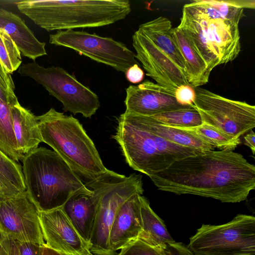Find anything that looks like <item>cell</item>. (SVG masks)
I'll return each instance as SVG.
<instances>
[{
	"label": "cell",
	"mask_w": 255,
	"mask_h": 255,
	"mask_svg": "<svg viewBox=\"0 0 255 255\" xmlns=\"http://www.w3.org/2000/svg\"><path fill=\"white\" fill-rule=\"evenodd\" d=\"M149 177L160 190L224 203L243 201L255 188V165L241 154L227 149L204 151L178 160Z\"/></svg>",
	"instance_id": "obj_1"
},
{
	"label": "cell",
	"mask_w": 255,
	"mask_h": 255,
	"mask_svg": "<svg viewBox=\"0 0 255 255\" xmlns=\"http://www.w3.org/2000/svg\"><path fill=\"white\" fill-rule=\"evenodd\" d=\"M15 4L48 31L108 25L125 19L131 10L128 0H27Z\"/></svg>",
	"instance_id": "obj_2"
},
{
	"label": "cell",
	"mask_w": 255,
	"mask_h": 255,
	"mask_svg": "<svg viewBox=\"0 0 255 255\" xmlns=\"http://www.w3.org/2000/svg\"><path fill=\"white\" fill-rule=\"evenodd\" d=\"M36 118L42 142L49 145L85 184L113 172L104 166L93 141L72 115L52 108Z\"/></svg>",
	"instance_id": "obj_3"
},
{
	"label": "cell",
	"mask_w": 255,
	"mask_h": 255,
	"mask_svg": "<svg viewBox=\"0 0 255 255\" xmlns=\"http://www.w3.org/2000/svg\"><path fill=\"white\" fill-rule=\"evenodd\" d=\"M22 162L26 191L40 212L62 207L77 194L93 192L54 151L38 147Z\"/></svg>",
	"instance_id": "obj_4"
},
{
	"label": "cell",
	"mask_w": 255,
	"mask_h": 255,
	"mask_svg": "<svg viewBox=\"0 0 255 255\" xmlns=\"http://www.w3.org/2000/svg\"><path fill=\"white\" fill-rule=\"evenodd\" d=\"M117 121L113 138L127 163L148 176L165 170L178 160L204 151L170 142L154 134L134 114L125 112Z\"/></svg>",
	"instance_id": "obj_5"
},
{
	"label": "cell",
	"mask_w": 255,
	"mask_h": 255,
	"mask_svg": "<svg viewBox=\"0 0 255 255\" xmlns=\"http://www.w3.org/2000/svg\"><path fill=\"white\" fill-rule=\"evenodd\" d=\"M187 247L194 255H255V218L238 214L224 224H203Z\"/></svg>",
	"instance_id": "obj_6"
},
{
	"label": "cell",
	"mask_w": 255,
	"mask_h": 255,
	"mask_svg": "<svg viewBox=\"0 0 255 255\" xmlns=\"http://www.w3.org/2000/svg\"><path fill=\"white\" fill-rule=\"evenodd\" d=\"M18 73L41 84L62 104L65 112L90 118L100 107L97 95L62 68H45L34 61L20 65Z\"/></svg>",
	"instance_id": "obj_7"
},
{
	"label": "cell",
	"mask_w": 255,
	"mask_h": 255,
	"mask_svg": "<svg viewBox=\"0 0 255 255\" xmlns=\"http://www.w3.org/2000/svg\"><path fill=\"white\" fill-rule=\"evenodd\" d=\"M143 192L142 176H128L114 172L106 179L97 207L90 241L93 255H111L109 239L110 230L120 209L135 194Z\"/></svg>",
	"instance_id": "obj_8"
},
{
	"label": "cell",
	"mask_w": 255,
	"mask_h": 255,
	"mask_svg": "<svg viewBox=\"0 0 255 255\" xmlns=\"http://www.w3.org/2000/svg\"><path fill=\"white\" fill-rule=\"evenodd\" d=\"M194 88L196 97L193 106L199 113L202 124L235 138H240L255 128V106L227 99L200 87Z\"/></svg>",
	"instance_id": "obj_9"
},
{
	"label": "cell",
	"mask_w": 255,
	"mask_h": 255,
	"mask_svg": "<svg viewBox=\"0 0 255 255\" xmlns=\"http://www.w3.org/2000/svg\"><path fill=\"white\" fill-rule=\"evenodd\" d=\"M49 43L73 49L81 55L126 73L139 64L135 54L123 43L111 37L72 29L58 30L49 36Z\"/></svg>",
	"instance_id": "obj_10"
},
{
	"label": "cell",
	"mask_w": 255,
	"mask_h": 255,
	"mask_svg": "<svg viewBox=\"0 0 255 255\" xmlns=\"http://www.w3.org/2000/svg\"><path fill=\"white\" fill-rule=\"evenodd\" d=\"M40 211L26 191L11 197H0V230L20 242L45 244L40 223Z\"/></svg>",
	"instance_id": "obj_11"
},
{
	"label": "cell",
	"mask_w": 255,
	"mask_h": 255,
	"mask_svg": "<svg viewBox=\"0 0 255 255\" xmlns=\"http://www.w3.org/2000/svg\"><path fill=\"white\" fill-rule=\"evenodd\" d=\"M132 38L136 59L156 84L173 93L178 87L190 85L183 71L142 33L137 30Z\"/></svg>",
	"instance_id": "obj_12"
},
{
	"label": "cell",
	"mask_w": 255,
	"mask_h": 255,
	"mask_svg": "<svg viewBox=\"0 0 255 255\" xmlns=\"http://www.w3.org/2000/svg\"><path fill=\"white\" fill-rule=\"evenodd\" d=\"M46 245L62 255H92L90 245L79 235L62 207L40 212Z\"/></svg>",
	"instance_id": "obj_13"
},
{
	"label": "cell",
	"mask_w": 255,
	"mask_h": 255,
	"mask_svg": "<svg viewBox=\"0 0 255 255\" xmlns=\"http://www.w3.org/2000/svg\"><path fill=\"white\" fill-rule=\"evenodd\" d=\"M125 104L127 113L152 117L169 111L189 109L192 106L178 103L174 93L149 80L126 89Z\"/></svg>",
	"instance_id": "obj_14"
},
{
	"label": "cell",
	"mask_w": 255,
	"mask_h": 255,
	"mask_svg": "<svg viewBox=\"0 0 255 255\" xmlns=\"http://www.w3.org/2000/svg\"><path fill=\"white\" fill-rule=\"evenodd\" d=\"M184 6L203 26L208 40L220 60V65L234 60L241 50L239 24L221 16H208L192 1Z\"/></svg>",
	"instance_id": "obj_15"
},
{
	"label": "cell",
	"mask_w": 255,
	"mask_h": 255,
	"mask_svg": "<svg viewBox=\"0 0 255 255\" xmlns=\"http://www.w3.org/2000/svg\"><path fill=\"white\" fill-rule=\"evenodd\" d=\"M113 172L85 185L92 190V193L74 195L62 207L79 235L90 245L98 201L107 178Z\"/></svg>",
	"instance_id": "obj_16"
},
{
	"label": "cell",
	"mask_w": 255,
	"mask_h": 255,
	"mask_svg": "<svg viewBox=\"0 0 255 255\" xmlns=\"http://www.w3.org/2000/svg\"><path fill=\"white\" fill-rule=\"evenodd\" d=\"M140 195L135 194L130 197L116 215L109 235L111 255H117V251L138 238L142 230Z\"/></svg>",
	"instance_id": "obj_17"
},
{
	"label": "cell",
	"mask_w": 255,
	"mask_h": 255,
	"mask_svg": "<svg viewBox=\"0 0 255 255\" xmlns=\"http://www.w3.org/2000/svg\"><path fill=\"white\" fill-rule=\"evenodd\" d=\"M0 28L13 40L21 54L35 61L47 54L45 43L38 40L17 14L0 6Z\"/></svg>",
	"instance_id": "obj_18"
},
{
	"label": "cell",
	"mask_w": 255,
	"mask_h": 255,
	"mask_svg": "<svg viewBox=\"0 0 255 255\" xmlns=\"http://www.w3.org/2000/svg\"><path fill=\"white\" fill-rule=\"evenodd\" d=\"M172 35L182 59L188 83L193 88L207 84L211 72L203 59L179 28H172Z\"/></svg>",
	"instance_id": "obj_19"
},
{
	"label": "cell",
	"mask_w": 255,
	"mask_h": 255,
	"mask_svg": "<svg viewBox=\"0 0 255 255\" xmlns=\"http://www.w3.org/2000/svg\"><path fill=\"white\" fill-rule=\"evenodd\" d=\"M13 129L18 148L23 155L42 142L36 116L19 103L11 106Z\"/></svg>",
	"instance_id": "obj_20"
},
{
	"label": "cell",
	"mask_w": 255,
	"mask_h": 255,
	"mask_svg": "<svg viewBox=\"0 0 255 255\" xmlns=\"http://www.w3.org/2000/svg\"><path fill=\"white\" fill-rule=\"evenodd\" d=\"M177 27L188 39L211 72L217 66L220 65V60L214 52L203 26L184 5L180 22Z\"/></svg>",
	"instance_id": "obj_21"
},
{
	"label": "cell",
	"mask_w": 255,
	"mask_h": 255,
	"mask_svg": "<svg viewBox=\"0 0 255 255\" xmlns=\"http://www.w3.org/2000/svg\"><path fill=\"white\" fill-rule=\"evenodd\" d=\"M172 29L170 20L161 16L141 24L138 30L149 38L184 73V65L173 39Z\"/></svg>",
	"instance_id": "obj_22"
},
{
	"label": "cell",
	"mask_w": 255,
	"mask_h": 255,
	"mask_svg": "<svg viewBox=\"0 0 255 255\" xmlns=\"http://www.w3.org/2000/svg\"><path fill=\"white\" fill-rule=\"evenodd\" d=\"M140 202L142 230L138 239L151 246L165 250L167 245L175 241L163 221L151 208L146 198L140 195Z\"/></svg>",
	"instance_id": "obj_23"
},
{
	"label": "cell",
	"mask_w": 255,
	"mask_h": 255,
	"mask_svg": "<svg viewBox=\"0 0 255 255\" xmlns=\"http://www.w3.org/2000/svg\"><path fill=\"white\" fill-rule=\"evenodd\" d=\"M135 115L147 129L170 142L201 151L215 148L185 131L160 124L151 117Z\"/></svg>",
	"instance_id": "obj_24"
},
{
	"label": "cell",
	"mask_w": 255,
	"mask_h": 255,
	"mask_svg": "<svg viewBox=\"0 0 255 255\" xmlns=\"http://www.w3.org/2000/svg\"><path fill=\"white\" fill-rule=\"evenodd\" d=\"M0 150L18 162L24 155L19 150L13 129L11 106L0 99Z\"/></svg>",
	"instance_id": "obj_25"
},
{
	"label": "cell",
	"mask_w": 255,
	"mask_h": 255,
	"mask_svg": "<svg viewBox=\"0 0 255 255\" xmlns=\"http://www.w3.org/2000/svg\"><path fill=\"white\" fill-rule=\"evenodd\" d=\"M176 128L185 131L205 143L221 150H233L241 143L240 138H233L204 124L196 127H179Z\"/></svg>",
	"instance_id": "obj_26"
},
{
	"label": "cell",
	"mask_w": 255,
	"mask_h": 255,
	"mask_svg": "<svg viewBox=\"0 0 255 255\" xmlns=\"http://www.w3.org/2000/svg\"><path fill=\"white\" fill-rule=\"evenodd\" d=\"M151 117L162 125L175 128L196 127L202 125L200 116L194 107L165 112Z\"/></svg>",
	"instance_id": "obj_27"
},
{
	"label": "cell",
	"mask_w": 255,
	"mask_h": 255,
	"mask_svg": "<svg viewBox=\"0 0 255 255\" xmlns=\"http://www.w3.org/2000/svg\"><path fill=\"white\" fill-rule=\"evenodd\" d=\"M225 19L239 24L245 16L244 9L255 8L254 0H204Z\"/></svg>",
	"instance_id": "obj_28"
},
{
	"label": "cell",
	"mask_w": 255,
	"mask_h": 255,
	"mask_svg": "<svg viewBox=\"0 0 255 255\" xmlns=\"http://www.w3.org/2000/svg\"><path fill=\"white\" fill-rule=\"evenodd\" d=\"M0 62L9 74H12L21 65V53L15 42L0 28Z\"/></svg>",
	"instance_id": "obj_29"
},
{
	"label": "cell",
	"mask_w": 255,
	"mask_h": 255,
	"mask_svg": "<svg viewBox=\"0 0 255 255\" xmlns=\"http://www.w3.org/2000/svg\"><path fill=\"white\" fill-rule=\"evenodd\" d=\"M0 177L21 192L26 191L22 166L0 150Z\"/></svg>",
	"instance_id": "obj_30"
},
{
	"label": "cell",
	"mask_w": 255,
	"mask_h": 255,
	"mask_svg": "<svg viewBox=\"0 0 255 255\" xmlns=\"http://www.w3.org/2000/svg\"><path fill=\"white\" fill-rule=\"evenodd\" d=\"M120 251L117 255H168L165 250L151 246L139 239Z\"/></svg>",
	"instance_id": "obj_31"
},
{
	"label": "cell",
	"mask_w": 255,
	"mask_h": 255,
	"mask_svg": "<svg viewBox=\"0 0 255 255\" xmlns=\"http://www.w3.org/2000/svg\"><path fill=\"white\" fill-rule=\"evenodd\" d=\"M14 89L10 74L6 71L0 62V99L10 106L19 103Z\"/></svg>",
	"instance_id": "obj_32"
},
{
	"label": "cell",
	"mask_w": 255,
	"mask_h": 255,
	"mask_svg": "<svg viewBox=\"0 0 255 255\" xmlns=\"http://www.w3.org/2000/svg\"><path fill=\"white\" fill-rule=\"evenodd\" d=\"M174 96L177 102L181 105L192 106L195 99L194 88L190 85H181L175 92Z\"/></svg>",
	"instance_id": "obj_33"
},
{
	"label": "cell",
	"mask_w": 255,
	"mask_h": 255,
	"mask_svg": "<svg viewBox=\"0 0 255 255\" xmlns=\"http://www.w3.org/2000/svg\"><path fill=\"white\" fill-rule=\"evenodd\" d=\"M16 242L19 255H41L40 245L29 242Z\"/></svg>",
	"instance_id": "obj_34"
},
{
	"label": "cell",
	"mask_w": 255,
	"mask_h": 255,
	"mask_svg": "<svg viewBox=\"0 0 255 255\" xmlns=\"http://www.w3.org/2000/svg\"><path fill=\"white\" fill-rule=\"evenodd\" d=\"M125 74L128 81L132 84L140 83L144 76V72L138 64H134L129 67Z\"/></svg>",
	"instance_id": "obj_35"
},
{
	"label": "cell",
	"mask_w": 255,
	"mask_h": 255,
	"mask_svg": "<svg viewBox=\"0 0 255 255\" xmlns=\"http://www.w3.org/2000/svg\"><path fill=\"white\" fill-rule=\"evenodd\" d=\"M165 250L168 255H194L187 246L181 243L169 244Z\"/></svg>",
	"instance_id": "obj_36"
},
{
	"label": "cell",
	"mask_w": 255,
	"mask_h": 255,
	"mask_svg": "<svg viewBox=\"0 0 255 255\" xmlns=\"http://www.w3.org/2000/svg\"><path fill=\"white\" fill-rule=\"evenodd\" d=\"M0 244L5 251L6 255H19L16 241L2 233Z\"/></svg>",
	"instance_id": "obj_37"
},
{
	"label": "cell",
	"mask_w": 255,
	"mask_h": 255,
	"mask_svg": "<svg viewBox=\"0 0 255 255\" xmlns=\"http://www.w3.org/2000/svg\"><path fill=\"white\" fill-rule=\"evenodd\" d=\"M22 192L12 184L0 177V197H11L18 195Z\"/></svg>",
	"instance_id": "obj_38"
},
{
	"label": "cell",
	"mask_w": 255,
	"mask_h": 255,
	"mask_svg": "<svg viewBox=\"0 0 255 255\" xmlns=\"http://www.w3.org/2000/svg\"><path fill=\"white\" fill-rule=\"evenodd\" d=\"M250 133L247 134L244 136V144L248 146L252 150L253 154L255 153V134L253 130Z\"/></svg>",
	"instance_id": "obj_39"
},
{
	"label": "cell",
	"mask_w": 255,
	"mask_h": 255,
	"mask_svg": "<svg viewBox=\"0 0 255 255\" xmlns=\"http://www.w3.org/2000/svg\"><path fill=\"white\" fill-rule=\"evenodd\" d=\"M41 255H62L57 252L50 249L46 244L41 246Z\"/></svg>",
	"instance_id": "obj_40"
},
{
	"label": "cell",
	"mask_w": 255,
	"mask_h": 255,
	"mask_svg": "<svg viewBox=\"0 0 255 255\" xmlns=\"http://www.w3.org/2000/svg\"><path fill=\"white\" fill-rule=\"evenodd\" d=\"M0 255H6L5 251L2 248V246L0 244Z\"/></svg>",
	"instance_id": "obj_41"
},
{
	"label": "cell",
	"mask_w": 255,
	"mask_h": 255,
	"mask_svg": "<svg viewBox=\"0 0 255 255\" xmlns=\"http://www.w3.org/2000/svg\"><path fill=\"white\" fill-rule=\"evenodd\" d=\"M1 232L0 230V237H1Z\"/></svg>",
	"instance_id": "obj_42"
},
{
	"label": "cell",
	"mask_w": 255,
	"mask_h": 255,
	"mask_svg": "<svg viewBox=\"0 0 255 255\" xmlns=\"http://www.w3.org/2000/svg\"></svg>",
	"instance_id": "obj_43"
}]
</instances>
